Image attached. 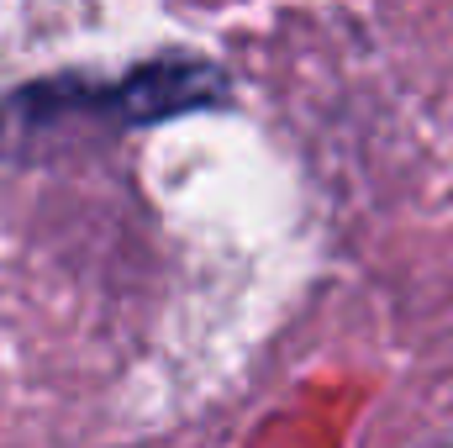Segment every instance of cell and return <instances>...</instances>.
Segmentation results:
<instances>
[{"instance_id": "6da1fadb", "label": "cell", "mask_w": 453, "mask_h": 448, "mask_svg": "<svg viewBox=\"0 0 453 448\" xmlns=\"http://www.w3.org/2000/svg\"><path fill=\"white\" fill-rule=\"evenodd\" d=\"M232 74L206 53H153L111 80L96 74H53L21 85L0 116L16 127H96V132H142L180 116H206L232 106Z\"/></svg>"}]
</instances>
